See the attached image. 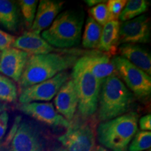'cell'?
<instances>
[{
	"mask_svg": "<svg viewBox=\"0 0 151 151\" xmlns=\"http://www.w3.org/2000/svg\"><path fill=\"white\" fill-rule=\"evenodd\" d=\"M126 4V0H109L107 1V7L113 20H118L120 15Z\"/></svg>",
	"mask_w": 151,
	"mask_h": 151,
	"instance_id": "484cf974",
	"label": "cell"
},
{
	"mask_svg": "<svg viewBox=\"0 0 151 151\" xmlns=\"http://www.w3.org/2000/svg\"><path fill=\"white\" fill-rule=\"evenodd\" d=\"M94 151H110V150H107V149L105 148L104 147L101 146H99L96 147L95 150H94Z\"/></svg>",
	"mask_w": 151,
	"mask_h": 151,
	"instance_id": "d6a6232c",
	"label": "cell"
},
{
	"mask_svg": "<svg viewBox=\"0 0 151 151\" xmlns=\"http://www.w3.org/2000/svg\"><path fill=\"white\" fill-rule=\"evenodd\" d=\"M29 57V54L18 49H6L0 53V72L18 82Z\"/></svg>",
	"mask_w": 151,
	"mask_h": 151,
	"instance_id": "7c38bea8",
	"label": "cell"
},
{
	"mask_svg": "<svg viewBox=\"0 0 151 151\" xmlns=\"http://www.w3.org/2000/svg\"><path fill=\"white\" fill-rule=\"evenodd\" d=\"M146 151H151L150 150H146Z\"/></svg>",
	"mask_w": 151,
	"mask_h": 151,
	"instance_id": "e575fe53",
	"label": "cell"
},
{
	"mask_svg": "<svg viewBox=\"0 0 151 151\" xmlns=\"http://www.w3.org/2000/svg\"><path fill=\"white\" fill-rule=\"evenodd\" d=\"M18 4L20 6V11L26 26L28 28H31L35 18L38 1L37 0H20L18 1Z\"/></svg>",
	"mask_w": 151,
	"mask_h": 151,
	"instance_id": "cb8c5ba5",
	"label": "cell"
},
{
	"mask_svg": "<svg viewBox=\"0 0 151 151\" xmlns=\"http://www.w3.org/2000/svg\"><path fill=\"white\" fill-rule=\"evenodd\" d=\"M113 62L118 76L130 92L139 99H146L151 94V77L121 56H115Z\"/></svg>",
	"mask_w": 151,
	"mask_h": 151,
	"instance_id": "52a82bcc",
	"label": "cell"
},
{
	"mask_svg": "<svg viewBox=\"0 0 151 151\" xmlns=\"http://www.w3.org/2000/svg\"><path fill=\"white\" fill-rule=\"evenodd\" d=\"M139 127L141 131H148L151 129V116L150 114L143 116L139 120Z\"/></svg>",
	"mask_w": 151,
	"mask_h": 151,
	"instance_id": "f546056e",
	"label": "cell"
},
{
	"mask_svg": "<svg viewBox=\"0 0 151 151\" xmlns=\"http://www.w3.org/2000/svg\"><path fill=\"white\" fill-rule=\"evenodd\" d=\"M134 101V94L118 76L105 78L101 83L99 95V119L101 122L108 121L126 114Z\"/></svg>",
	"mask_w": 151,
	"mask_h": 151,
	"instance_id": "7a4b0ae2",
	"label": "cell"
},
{
	"mask_svg": "<svg viewBox=\"0 0 151 151\" xmlns=\"http://www.w3.org/2000/svg\"><path fill=\"white\" fill-rule=\"evenodd\" d=\"M54 104L57 112L62 115L66 120L69 122L73 120L78 99L72 79H69L60 88L55 97Z\"/></svg>",
	"mask_w": 151,
	"mask_h": 151,
	"instance_id": "4fadbf2b",
	"label": "cell"
},
{
	"mask_svg": "<svg viewBox=\"0 0 151 151\" xmlns=\"http://www.w3.org/2000/svg\"><path fill=\"white\" fill-rule=\"evenodd\" d=\"M90 17L95 20L101 26L105 25L107 22L113 20L107 7L106 3L104 2L94 6L89 9Z\"/></svg>",
	"mask_w": 151,
	"mask_h": 151,
	"instance_id": "d4e9b609",
	"label": "cell"
},
{
	"mask_svg": "<svg viewBox=\"0 0 151 151\" xmlns=\"http://www.w3.org/2000/svg\"><path fill=\"white\" fill-rule=\"evenodd\" d=\"M9 119V113L6 111H4L0 114V143L4 139V136L6 133Z\"/></svg>",
	"mask_w": 151,
	"mask_h": 151,
	"instance_id": "f1b7e54d",
	"label": "cell"
},
{
	"mask_svg": "<svg viewBox=\"0 0 151 151\" xmlns=\"http://www.w3.org/2000/svg\"><path fill=\"white\" fill-rule=\"evenodd\" d=\"M88 118L71 120L65 134L58 140L67 151H94L96 148V129L94 121Z\"/></svg>",
	"mask_w": 151,
	"mask_h": 151,
	"instance_id": "8992f818",
	"label": "cell"
},
{
	"mask_svg": "<svg viewBox=\"0 0 151 151\" xmlns=\"http://www.w3.org/2000/svg\"><path fill=\"white\" fill-rule=\"evenodd\" d=\"M150 39V19L146 14L123 22L120 26L119 43H146Z\"/></svg>",
	"mask_w": 151,
	"mask_h": 151,
	"instance_id": "30bf717a",
	"label": "cell"
},
{
	"mask_svg": "<svg viewBox=\"0 0 151 151\" xmlns=\"http://www.w3.org/2000/svg\"><path fill=\"white\" fill-rule=\"evenodd\" d=\"M83 58L90 72L101 83L108 77L118 76L113 60L108 54L93 51L86 53Z\"/></svg>",
	"mask_w": 151,
	"mask_h": 151,
	"instance_id": "5bb4252c",
	"label": "cell"
},
{
	"mask_svg": "<svg viewBox=\"0 0 151 151\" xmlns=\"http://www.w3.org/2000/svg\"><path fill=\"white\" fill-rule=\"evenodd\" d=\"M64 3V1L55 0L40 1L30 31L40 35L41 31H44L50 27L61 11Z\"/></svg>",
	"mask_w": 151,
	"mask_h": 151,
	"instance_id": "9a60e30c",
	"label": "cell"
},
{
	"mask_svg": "<svg viewBox=\"0 0 151 151\" xmlns=\"http://www.w3.org/2000/svg\"><path fill=\"white\" fill-rule=\"evenodd\" d=\"M71 79L74 83L81 116L90 118L97 110L101 83L90 72L83 56L73 67Z\"/></svg>",
	"mask_w": 151,
	"mask_h": 151,
	"instance_id": "5b68a950",
	"label": "cell"
},
{
	"mask_svg": "<svg viewBox=\"0 0 151 151\" xmlns=\"http://www.w3.org/2000/svg\"><path fill=\"white\" fill-rule=\"evenodd\" d=\"M15 39L14 36L0 29V51L12 48Z\"/></svg>",
	"mask_w": 151,
	"mask_h": 151,
	"instance_id": "83f0119b",
	"label": "cell"
},
{
	"mask_svg": "<svg viewBox=\"0 0 151 151\" xmlns=\"http://www.w3.org/2000/svg\"><path fill=\"white\" fill-rule=\"evenodd\" d=\"M9 151H45L43 138L37 126L26 120L20 122Z\"/></svg>",
	"mask_w": 151,
	"mask_h": 151,
	"instance_id": "9c48e42d",
	"label": "cell"
},
{
	"mask_svg": "<svg viewBox=\"0 0 151 151\" xmlns=\"http://www.w3.org/2000/svg\"><path fill=\"white\" fill-rule=\"evenodd\" d=\"M52 151H67L63 146H58L55 148Z\"/></svg>",
	"mask_w": 151,
	"mask_h": 151,
	"instance_id": "836d02e7",
	"label": "cell"
},
{
	"mask_svg": "<svg viewBox=\"0 0 151 151\" xmlns=\"http://www.w3.org/2000/svg\"><path fill=\"white\" fill-rule=\"evenodd\" d=\"M69 77L67 71H62L48 80L22 89L18 97L19 102L27 104L50 101L55 97L60 88L69 80Z\"/></svg>",
	"mask_w": 151,
	"mask_h": 151,
	"instance_id": "ba28073f",
	"label": "cell"
},
{
	"mask_svg": "<svg viewBox=\"0 0 151 151\" xmlns=\"http://www.w3.org/2000/svg\"><path fill=\"white\" fill-rule=\"evenodd\" d=\"M151 147V132L139 131L136 133L128 146V151H145Z\"/></svg>",
	"mask_w": 151,
	"mask_h": 151,
	"instance_id": "603a6c76",
	"label": "cell"
},
{
	"mask_svg": "<svg viewBox=\"0 0 151 151\" xmlns=\"http://www.w3.org/2000/svg\"><path fill=\"white\" fill-rule=\"evenodd\" d=\"M18 99V89L12 80L0 74V101L15 102Z\"/></svg>",
	"mask_w": 151,
	"mask_h": 151,
	"instance_id": "7402d4cb",
	"label": "cell"
},
{
	"mask_svg": "<svg viewBox=\"0 0 151 151\" xmlns=\"http://www.w3.org/2000/svg\"><path fill=\"white\" fill-rule=\"evenodd\" d=\"M120 56L139 68L149 76L151 75V55L148 49L138 44H122L119 47Z\"/></svg>",
	"mask_w": 151,
	"mask_h": 151,
	"instance_id": "e0dca14e",
	"label": "cell"
},
{
	"mask_svg": "<svg viewBox=\"0 0 151 151\" xmlns=\"http://www.w3.org/2000/svg\"><path fill=\"white\" fill-rule=\"evenodd\" d=\"M102 26L97 23L95 20L88 17L86 20L83 35L82 37V45L85 48H97L99 45Z\"/></svg>",
	"mask_w": 151,
	"mask_h": 151,
	"instance_id": "ffe728a7",
	"label": "cell"
},
{
	"mask_svg": "<svg viewBox=\"0 0 151 151\" xmlns=\"http://www.w3.org/2000/svg\"><path fill=\"white\" fill-rule=\"evenodd\" d=\"M138 121L137 113L129 112L101 122L96 130L97 140L112 151H128V146L138 132Z\"/></svg>",
	"mask_w": 151,
	"mask_h": 151,
	"instance_id": "3957f363",
	"label": "cell"
},
{
	"mask_svg": "<svg viewBox=\"0 0 151 151\" xmlns=\"http://www.w3.org/2000/svg\"><path fill=\"white\" fill-rule=\"evenodd\" d=\"M7 108H8V107H7V105L6 104H4L3 102H1V101H0V114L2 112H4V111H6Z\"/></svg>",
	"mask_w": 151,
	"mask_h": 151,
	"instance_id": "1f68e13d",
	"label": "cell"
},
{
	"mask_svg": "<svg viewBox=\"0 0 151 151\" xmlns=\"http://www.w3.org/2000/svg\"><path fill=\"white\" fill-rule=\"evenodd\" d=\"M20 11L14 1L0 0V24L11 32H16L20 25Z\"/></svg>",
	"mask_w": 151,
	"mask_h": 151,
	"instance_id": "d6986e66",
	"label": "cell"
},
{
	"mask_svg": "<svg viewBox=\"0 0 151 151\" xmlns=\"http://www.w3.org/2000/svg\"><path fill=\"white\" fill-rule=\"evenodd\" d=\"M12 48L27 52L29 55L48 54L55 50L40 35L31 31L25 32L15 39Z\"/></svg>",
	"mask_w": 151,
	"mask_h": 151,
	"instance_id": "2e32d148",
	"label": "cell"
},
{
	"mask_svg": "<svg viewBox=\"0 0 151 151\" xmlns=\"http://www.w3.org/2000/svg\"><path fill=\"white\" fill-rule=\"evenodd\" d=\"M84 13L79 10H67L58 15L41 37L52 47L69 48L81 42Z\"/></svg>",
	"mask_w": 151,
	"mask_h": 151,
	"instance_id": "277c9868",
	"label": "cell"
},
{
	"mask_svg": "<svg viewBox=\"0 0 151 151\" xmlns=\"http://www.w3.org/2000/svg\"><path fill=\"white\" fill-rule=\"evenodd\" d=\"M80 55L76 51H68L29 55L18 81L19 86L22 90L52 78L73 67Z\"/></svg>",
	"mask_w": 151,
	"mask_h": 151,
	"instance_id": "6da1fadb",
	"label": "cell"
},
{
	"mask_svg": "<svg viewBox=\"0 0 151 151\" xmlns=\"http://www.w3.org/2000/svg\"><path fill=\"white\" fill-rule=\"evenodd\" d=\"M17 109L35 120L50 126L68 127L69 122L57 112L52 103L35 102L19 104Z\"/></svg>",
	"mask_w": 151,
	"mask_h": 151,
	"instance_id": "8fae6325",
	"label": "cell"
},
{
	"mask_svg": "<svg viewBox=\"0 0 151 151\" xmlns=\"http://www.w3.org/2000/svg\"><path fill=\"white\" fill-rule=\"evenodd\" d=\"M120 23L118 20H111L105 24L102 29L101 38L98 45L100 52L114 55L117 53L119 43V31Z\"/></svg>",
	"mask_w": 151,
	"mask_h": 151,
	"instance_id": "ac0fdd59",
	"label": "cell"
},
{
	"mask_svg": "<svg viewBox=\"0 0 151 151\" xmlns=\"http://www.w3.org/2000/svg\"><path fill=\"white\" fill-rule=\"evenodd\" d=\"M149 3L146 0H129L127 1L125 6L120 15V20L122 22L127 21L137 18L148 10Z\"/></svg>",
	"mask_w": 151,
	"mask_h": 151,
	"instance_id": "44dd1931",
	"label": "cell"
},
{
	"mask_svg": "<svg viewBox=\"0 0 151 151\" xmlns=\"http://www.w3.org/2000/svg\"><path fill=\"white\" fill-rule=\"evenodd\" d=\"M22 121V117L21 116H17L15 118L14 123L13 124L12 127L11 128L10 131L6 136V137L3 139L1 143H0V151H9V148H10V145L12 141L13 138H14L15 134L17 129H18L19 124H20V122Z\"/></svg>",
	"mask_w": 151,
	"mask_h": 151,
	"instance_id": "4316f807",
	"label": "cell"
},
{
	"mask_svg": "<svg viewBox=\"0 0 151 151\" xmlns=\"http://www.w3.org/2000/svg\"><path fill=\"white\" fill-rule=\"evenodd\" d=\"M87 4H88L89 6H96L99 4L106 2V1H102V0H87V1H85Z\"/></svg>",
	"mask_w": 151,
	"mask_h": 151,
	"instance_id": "4dcf8cb0",
	"label": "cell"
},
{
	"mask_svg": "<svg viewBox=\"0 0 151 151\" xmlns=\"http://www.w3.org/2000/svg\"><path fill=\"white\" fill-rule=\"evenodd\" d=\"M0 53H1V52H0Z\"/></svg>",
	"mask_w": 151,
	"mask_h": 151,
	"instance_id": "d590c367",
	"label": "cell"
}]
</instances>
